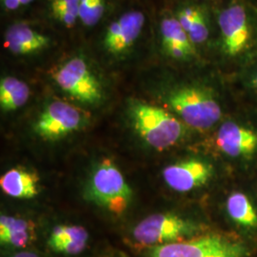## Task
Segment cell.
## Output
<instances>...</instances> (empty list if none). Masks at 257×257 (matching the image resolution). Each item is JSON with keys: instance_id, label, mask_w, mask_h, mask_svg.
Instances as JSON below:
<instances>
[{"instance_id": "obj_1", "label": "cell", "mask_w": 257, "mask_h": 257, "mask_svg": "<svg viewBox=\"0 0 257 257\" xmlns=\"http://www.w3.org/2000/svg\"><path fill=\"white\" fill-rule=\"evenodd\" d=\"M144 257H252V248L235 234L207 231L181 242L141 250Z\"/></svg>"}, {"instance_id": "obj_2", "label": "cell", "mask_w": 257, "mask_h": 257, "mask_svg": "<svg viewBox=\"0 0 257 257\" xmlns=\"http://www.w3.org/2000/svg\"><path fill=\"white\" fill-rule=\"evenodd\" d=\"M133 195L119 168L107 157L93 167L84 190L88 201L117 216L128 211Z\"/></svg>"}, {"instance_id": "obj_3", "label": "cell", "mask_w": 257, "mask_h": 257, "mask_svg": "<svg viewBox=\"0 0 257 257\" xmlns=\"http://www.w3.org/2000/svg\"><path fill=\"white\" fill-rule=\"evenodd\" d=\"M209 230L197 221L175 213H154L142 219L131 232L133 243L141 250L193 238Z\"/></svg>"}, {"instance_id": "obj_4", "label": "cell", "mask_w": 257, "mask_h": 257, "mask_svg": "<svg viewBox=\"0 0 257 257\" xmlns=\"http://www.w3.org/2000/svg\"><path fill=\"white\" fill-rule=\"evenodd\" d=\"M128 113L135 131L150 147L166 150L183 137L182 122L160 107L133 99L128 102Z\"/></svg>"}, {"instance_id": "obj_5", "label": "cell", "mask_w": 257, "mask_h": 257, "mask_svg": "<svg viewBox=\"0 0 257 257\" xmlns=\"http://www.w3.org/2000/svg\"><path fill=\"white\" fill-rule=\"evenodd\" d=\"M166 102L186 125L195 130H209L222 116L219 102L211 90L201 85L174 88L168 92Z\"/></svg>"}, {"instance_id": "obj_6", "label": "cell", "mask_w": 257, "mask_h": 257, "mask_svg": "<svg viewBox=\"0 0 257 257\" xmlns=\"http://www.w3.org/2000/svg\"><path fill=\"white\" fill-rule=\"evenodd\" d=\"M221 50L224 55L236 58L252 46L253 27L246 7L237 1L221 10L218 16Z\"/></svg>"}, {"instance_id": "obj_7", "label": "cell", "mask_w": 257, "mask_h": 257, "mask_svg": "<svg viewBox=\"0 0 257 257\" xmlns=\"http://www.w3.org/2000/svg\"><path fill=\"white\" fill-rule=\"evenodd\" d=\"M58 87L77 101L95 105L102 100V87L82 57H74L52 74Z\"/></svg>"}, {"instance_id": "obj_8", "label": "cell", "mask_w": 257, "mask_h": 257, "mask_svg": "<svg viewBox=\"0 0 257 257\" xmlns=\"http://www.w3.org/2000/svg\"><path fill=\"white\" fill-rule=\"evenodd\" d=\"M81 110L64 101L52 102L39 114L34 131L41 139L55 141L66 138L82 128Z\"/></svg>"}, {"instance_id": "obj_9", "label": "cell", "mask_w": 257, "mask_h": 257, "mask_svg": "<svg viewBox=\"0 0 257 257\" xmlns=\"http://www.w3.org/2000/svg\"><path fill=\"white\" fill-rule=\"evenodd\" d=\"M213 167L202 159H187L167 166L162 172L169 188L177 193H189L208 183L213 176Z\"/></svg>"}, {"instance_id": "obj_10", "label": "cell", "mask_w": 257, "mask_h": 257, "mask_svg": "<svg viewBox=\"0 0 257 257\" xmlns=\"http://www.w3.org/2000/svg\"><path fill=\"white\" fill-rule=\"evenodd\" d=\"M145 23V17L139 11H131L122 15L107 28L103 44L111 55H119L126 53L135 42Z\"/></svg>"}, {"instance_id": "obj_11", "label": "cell", "mask_w": 257, "mask_h": 257, "mask_svg": "<svg viewBox=\"0 0 257 257\" xmlns=\"http://www.w3.org/2000/svg\"><path fill=\"white\" fill-rule=\"evenodd\" d=\"M216 144L226 156L249 158L257 153V133L234 121H226L218 130Z\"/></svg>"}, {"instance_id": "obj_12", "label": "cell", "mask_w": 257, "mask_h": 257, "mask_svg": "<svg viewBox=\"0 0 257 257\" xmlns=\"http://www.w3.org/2000/svg\"><path fill=\"white\" fill-rule=\"evenodd\" d=\"M89 241V231L82 226L57 225L51 230L47 245L56 254L75 256L86 249Z\"/></svg>"}, {"instance_id": "obj_13", "label": "cell", "mask_w": 257, "mask_h": 257, "mask_svg": "<svg viewBox=\"0 0 257 257\" xmlns=\"http://www.w3.org/2000/svg\"><path fill=\"white\" fill-rule=\"evenodd\" d=\"M161 42L166 55L176 60H188L195 55V48L178 19L169 17L160 24Z\"/></svg>"}, {"instance_id": "obj_14", "label": "cell", "mask_w": 257, "mask_h": 257, "mask_svg": "<svg viewBox=\"0 0 257 257\" xmlns=\"http://www.w3.org/2000/svg\"><path fill=\"white\" fill-rule=\"evenodd\" d=\"M36 237V226L33 221L1 214L0 244L2 247L14 250L25 249Z\"/></svg>"}, {"instance_id": "obj_15", "label": "cell", "mask_w": 257, "mask_h": 257, "mask_svg": "<svg viewBox=\"0 0 257 257\" xmlns=\"http://www.w3.org/2000/svg\"><path fill=\"white\" fill-rule=\"evenodd\" d=\"M50 44L49 37L26 24H15L5 34L4 46L15 55H30L39 52Z\"/></svg>"}, {"instance_id": "obj_16", "label": "cell", "mask_w": 257, "mask_h": 257, "mask_svg": "<svg viewBox=\"0 0 257 257\" xmlns=\"http://www.w3.org/2000/svg\"><path fill=\"white\" fill-rule=\"evenodd\" d=\"M38 177L23 168H13L0 178L3 193L17 199H31L39 193Z\"/></svg>"}, {"instance_id": "obj_17", "label": "cell", "mask_w": 257, "mask_h": 257, "mask_svg": "<svg viewBox=\"0 0 257 257\" xmlns=\"http://www.w3.org/2000/svg\"><path fill=\"white\" fill-rule=\"evenodd\" d=\"M227 213L234 224L247 230H257V211L245 193H230L226 202Z\"/></svg>"}, {"instance_id": "obj_18", "label": "cell", "mask_w": 257, "mask_h": 257, "mask_svg": "<svg viewBox=\"0 0 257 257\" xmlns=\"http://www.w3.org/2000/svg\"><path fill=\"white\" fill-rule=\"evenodd\" d=\"M30 88L19 78L7 76L0 81V107L4 111H13L23 107L30 97Z\"/></svg>"}, {"instance_id": "obj_19", "label": "cell", "mask_w": 257, "mask_h": 257, "mask_svg": "<svg viewBox=\"0 0 257 257\" xmlns=\"http://www.w3.org/2000/svg\"><path fill=\"white\" fill-rule=\"evenodd\" d=\"M176 19L190 37L193 45L204 43L209 37V26L202 10L188 6L180 10Z\"/></svg>"}, {"instance_id": "obj_20", "label": "cell", "mask_w": 257, "mask_h": 257, "mask_svg": "<svg viewBox=\"0 0 257 257\" xmlns=\"http://www.w3.org/2000/svg\"><path fill=\"white\" fill-rule=\"evenodd\" d=\"M105 12L104 0H80L78 17L85 26H94Z\"/></svg>"}, {"instance_id": "obj_21", "label": "cell", "mask_w": 257, "mask_h": 257, "mask_svg": "<svg viewBox=\"0 0 257 257\" xmlns=\"http://www.w3.org/2000/svg\"><path fill=\"white\" fill-rule=\"evenodd\" d=\"M80 0H52V11H67L78 15Z\"/></svg>"}, {"instance_id": "obj_22", "label": "cell", "mask_w": 257, "mask_h": 257, "mask_svg": "<svg viewBox=\"0 0 257 257\" xmlns=\"http://www.w3.org/2000/svg\"><path fill=\"white\" fill-rule=\"evenodd\" d=\"M92 257H131L124 250L116 248H107Z\"/></svg>"}, {"instance_id": "obj_23", "label": "cell", "mask_w": 257, "mask_h": 257, "mask_svg": "<svg viewBox=\"0 0 257 257\" xmlns=\"http://www.w3.org/2000/svg\"><path fill=\"white\" fill-rule=\"evenodd\" d=\"M9 257H42L37 251L34 249H21V250H17L13 254H11Z\"/></svg>"}, {"instance_id": "obj_24", "label": "cell", "mask_w": 257, "mask_h": 257, "mask_svg": "<svg viewBox=\"0 0 257 257\" xmlns=\"http://www.w3.org/2000/svg\"><path fill=\"white\" fill-rule=\"evenodd\" d=\"M4 8L7 11H15L21 7L19 0H1Z\"/></svg>"}, {"instance_id": "obj_25", "label": "cell", "mask_w": 257, "mask_h": 257, "mask_svg": "<svg viewBox=\"0 0 257 257\" xmlns=\"http://www.w3.org/2000/svg\"><path fill=\"white\" fill-rule=\"evenodd\" d=\"M249 85L251 88L257 91V63L254 65L253 70L250 74V78H249Z\"/></svg>"}, {"instance_id": "obj_26", "label": "cell", "mask_w": 257, "mask_h": 257, "mask_svg": "<svg viewBox=\"0 0 257 257\" xmlns=\"http://www.w3.org/2000/svg\"><path fill=\"white\" fill-rule=\"evenodd\" d=\"M20 1V4H21V6H23V5H28V4H30L31 2H33L34 0H19Z\"/></svg>"}, {"instance_id": "obj_27", "label": "cell", "mask_w": 257, "mask_h": 257, "mask_svg": "<svg viewBox=\"0 0 257 257\" xmlns=\"http://www.w3.org/2000/svg\"><path fill=\"white\" fill-rule=\"evenodd\" d=\"M255 11H256V12H257V10H255Z\"/></svg>"}]
</instances>
